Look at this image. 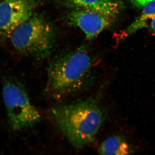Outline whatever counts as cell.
Masks as SVG:
<instances>
[{
  "label": "cell",
  "instance_id": "6da1fadb",
  "mask_svg": "<svg viewBox=\"0 0 155 155\" xmlns=\"http://www.w3.org/2000/svg\"><path fill=\"white\" fill-rule=\"evenodd\" d=\"M93 67L92 58L84 47L56 57L48 66L47 92L62 99L84 91L94 81Z\"/></svg>",
  "mask_w": 155,
  "mask_h": 155
},
{
  "label": "cell",
  "instance_id": "7a4b0ae2",
  "mask_svg": "<svg viewBox=\"0 0 155 155\" xmlns=\"http://www.w3.org/2000/svg\"><path fill=\"white\" fill-rule=\"evenodd\" d=\"M51 115L59 130L77 149L86 147L94 142L104 119L97 97L57 106L52 110Z\"/></svg>",
  "mask_w": 155,
  "mask_h": 155
},
{
  "label": "cell",
  "instance_id": "3957f363",
  "mask_svg": "<svg viewBox=\"0 0 155 155\" xmlns=\"http://www.w3.org/2000/svg\"><path fill=\"white\" fill-rule=\"evenodd\" d=\"M10 36L11 43L18 51L37 59L48 57L55 45L54 28L40 14H33Z\"/></svg>",
  "mask_w": 155,
  "mask_h": 155
},
{
  "label": "cell",
  "instance_id": "277c9868",
  "mask_svg": "<svg viewBox=\"0 0 155 155\" xmlns=\"http://www.w3.org/2000/svg\"><path fill=\"white\" fill-rule=\"evenodd\" d=\"M2 84L9 127L17 132L34 127L40 121L41 115L31 101L24 87L18 81L7 76H3Z\"/></svg>",
  "mask_w": 155,
  "mask_h": 155
},
{
  "label": "cell",
  "instance_id": "5b68a950",
  "mask_svg": "<svg viewBox=\"0 0 155 155\" xmlns=\"http://www.w3.org/2000/svg\"><path fill=\"white\" fill-rule=\"evenodd\" d=\"M40 0H2L0 2V36H10L33 15Z\"/></svg>",
  "mask_w": 155,
  "mask_h": 155
},
{
  "label": "cell",
  "instance_id": "8992f818",
  "mask_svg": "<svg viewBox=\"0 0 155 155\" xmlns=\"http://www.w3.org/2000/svg\"><path fill=\"white\" fill-rule=\"evenodd\" d=\"M115 17L81 9H73L67 16L69 23L80 28L87 39H93L113 23Z\"/></svg>",
  "mask_w": 155,
  "mask_h": 155
},
{
  "label": "cell",
  "instance_id": "52a82bcc",
  "mask_svg": "<svg viewBox=\"0 0 155 155\" xmlns=\"http://www.w3.org/2000/svg\"><path fill=\"white\" fill-rule=\"evenodd\" d=\"M73 9H81L94 11L116 17L121 8L117 0H64Z\"/></svg>",
  "mask_w": 155,
  "mask_h": 155
},
{
  "label": "cell",
  "instance_id": "ba28073f",
  "mask_svg": "<svg viewBox=\"0 0 155 155\" xmlns=\"http://www.w3.org/2000/svg\"><path fill=\"white\" fill-rule=\"evenodd\" d=\"M98 152L100 155H124L130 154V147L124 139L114 136L106 139L99 147Z\"/></svg>",
  "mask_w": 155,
  "mask_h": 155
},
{
  "label": "cell",
  "instance_id": "9c48e42d",
  "mask_svg": "<svg viewBox=\"0 0 155 155\" xmlns=\"http://www.w3.org/2000/svg\"><path fill=\"white\" fill-rule=\"evenodd\" d=\"M142 9L141 14L124 31L125 36L147 27L149 21H151L155 16V0L148 3Z\"/></svg>",
  "mask_w": 155,
  "mask_h": 155
},
{
  "label": "cell",
  "instance_id": "30bf717a",
  "mask_svg": "<svg viewBox=\"0 0 155 155\" xmlns=\"http://www.w3.org/2000/svg\"><path fill=\"white\" fill-rule=\"evenodd\" d=\"M154 0H130L134 6L139 8H142L147 4Z\"/></svg>",
  "mask_w": 155,
  "mask_h": 155
},
{
  "label": "cell",
  "instance_id": "8fae6325",
  "mask_svg": "<svg viewBox=\"0 0 155 155\" xmlns=\"http://www.w3.org/2000/svg\"><path fill=\"white\" fill-rule=\"evenodd\" d=\"M150 22V26L151 29L155 33V16L153 18Z\"/></svg>",
  "mask_w": 155,
  "mask_h": 155
}]
</instances>
